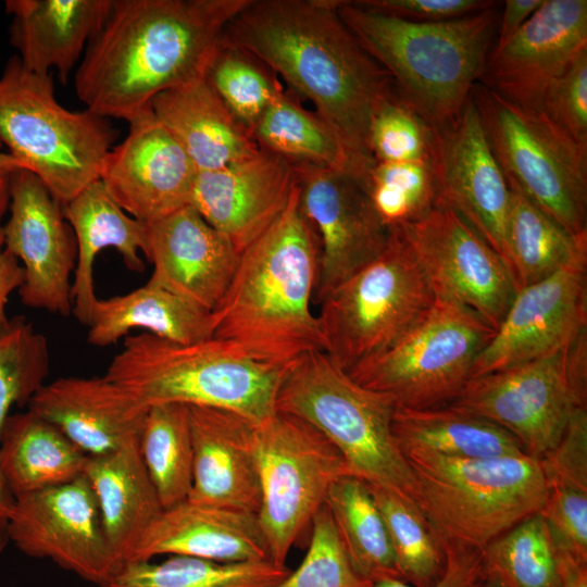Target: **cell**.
<instances>
[{"label": "cell", "mask_w": 587, "mask_h": 587, "mask_svg": "<svg viewBox=\"0 0 587 587\" xmlns=\"http://www.w3.org/2000/svg\"><path fill=\"white\" fill-rule=\"evenodd\" d=\"M395 408L389 396L354 382L323 351L289 366L276 398L278 412L307 422L329 440L350 475L411 497L413 474L391 432Z\"/></svg>", "instance_id": "obj_8"}, {"label": "cell", "mask_w": 587, "mask_h": 587, "mask_svg": "<svg viewBox=\"0 0 587 587\" xmlns=\"http://www.w3.org/2000/svg\"><path fill=\"white\" fill-rule=\"evenodd\" d=\"M295 172L301 209L321 245L314 291L320 301L382 254L391 230L374 209L361 177L310 166Z\"/></svg>", "instance_id": "obj_19"}, {"label": "cell", "mask_w": 587, "mask_h": 587, "mask_svg": "<svg viewBox=\"0 0 587 587\" xmlns=\"http://www.w3.org/2000/svg\"><path fill=\"white\" fill-rule=\"evenodd\" d=\"M9 175H0V222L9 210Z\"/></svg>", "instance_id": "obj_55"}, {"label": "cell", "mask_w": 587, "mask_h": 587, "mask_svg": "<svg viewBox=\"0 0 587 587\" xmlns=\"http://www.w3.org/2000/svg\"><path fill=\"white\" fill-rule=\"evenodd\" d=\"M192 485L188 501L257 514L261 488L255 424L222 409L189 407Z\"/></svg>", "instance_id": "obj_25"}, {"label": "cell", "mask_w": 587, "mask_h": 587, "mask_svg": "<svg viewBox=\"0 0 587 587\" xmlns=\"http://www.w3.org/2000/svg\"><path fill=\"white\" fill-rule=\"evenodd\" d=\"M319 249L297 184L280 216L240 253L234 277L212 311V338L252 360L284 367L323 351L320 323L310 308Z\"/></svg>", "instance_id": "obj_3"}, {"label": "cell", "mask_w": 587, "mask_h": 587, "mask_svg": "<svg viewBox=\"0 0 587 587\" xmlns=\"http://www.w3.org/2000/svg\"><path fill=\"white\" fill-rule=\"evenodd\" d=\"M9 542L99 587L123 566L107 539L95 492L82 476L14 498Z\"/></svg>", "instance_id": "obj_14"}, {"label": "cell", "mask_w": 587, "mask_h": 587, "mask_svg": "<svg viewBox=\"0 0 587 587\" xmlns=\"http://www.w3.org/2000/svg\"><path fill=\"white\" fill-rule=\"evenodd\" d=\"M10 216L4 225L5 249L23 268L18 288L23 304L67 316L76 239L63 208L43 183L21 168L9 175Z\"/></svg>", "instance_id": "obj_17"}, {"label": "cell", "mask_w": 587, "mask_h": 587, "mask_svg": "<svg viewBox=\"0 0 587 587\" xmlns=\"http://www.w3.org/2000/svg\"><path fill=\"white\" fill-rule=\"evenodd\" d=\"M559 587H587V563L566 552L559 551Z\"/></svg>", "instance_id": "obj_53"}, {"label": "cell", "mask_w": 587, "mask_h": 587, "mask_svg": "<svg viewBox=\"0 0 587 587\" xmlns=\"http://www.w3.org/2000/svg\"><path fill=\"white\" fill-rule=\"evenodd\" d=\"M127 137L104 158L99 179L130 216L148 224L190 205L193 163L151 108L129 122Z\"/></svg>", "instance_id": "obj_20"}, {"label": "cell", "mask_w": 587, "mask_h": 587, "mask_svg": "<svg viewBox=\"0 0 587 587\" xmlns=\"http://www.w3.org/2000/svg\"><path fill=\"white\" fill-rule=\"evenodd\" d=\"M295 168L263 149L224 168L198 172L190 205L241 253L284 212Z\"/></svg>", "instance_id": "obj_22"}, {"label": "cell", "mask_w": 587, "mask_h": 587, "mask_svg": "<svg viewBox=\"0 0 587 587\" xmlns=\"http://www.w3.org/2000/svg\"><path fill=\"white\" fill-rule=\"evenodd\" d=\"M139 449L162 508L187 500L193 460L189 407L180 403L150 407Z\"/></svg>", "instance_id": "obj_38"}, {"label": "cell", "mask_w": 587, "mask_h": 587, "mask_svg": "<svg viewBox=\"0 0 587 587\" xmlns=\"http://www.w3.org/2000/svg\"><path fill=\"white\" fill-rule=\"evenodd\" d=\"M224 38L311 101L342 142L354 174L365 176L375 163L371 117L395 85L342 22L336 0H251Z\"/></svg>", "instance_id": "obj_1"}, {"label": "cell", "mask_w": 587, "mask_h": 587, "mask_svg": "<svg viewBox=\"0 0 587 587\" xmlns=\"http://www.w3.org/2000/svg\"><path fill=\"white\" fill-rule=\"evenodd\" d=\"M290 570L270 560L221 563L187 555L125 563L102 587H275Z\"/></svg>", "instance_id": "obj_37"}, {"label": "cell", "mask_w": 587, "mask_h": 587, "mask_svg": "<svg viewBox=\"0 0 587 587\" xmlns=\"http://www.w3.org/2000/svg\"><path fill=\"white\" fill-rule=\"evenodd\" d=\"M21 168L24 167L10 153L0 151V175H10Z\"/></svg>", "instance_id": "obj_54"}, {"label": "cell", "mask_w": 587, "mask_h": 587, "mask_svg": "<svg viewBox=\"0 0 587 587\" xmlns=\"http://www.w3.org/2000/svg\"><path fill=\"white\" fill-rule=\"evenodd\" d=\"M445 570L440 578L428 587H482L485 582L482 551L474 548L442 544ZM373 587H414L391 578L374 583Z\"/></svg>", "instance_id": "obj_50"}, {"label": "cell", "mask_w": 587, "mask_h": 587, "mask_svg": "<svg viewBox=\"0 0 587 587\" xmlns=\"http://www.w3.org/2000/svg\"><path fill=\"white\" fill-rule=\"evenodd\" d=\"M587 333V247L552 275L516 291L471 378L559 352Z\"/></svg>", "instance_id": "obj_16"}, {"label": "cell", "mask_w": 587, "mask_h": 587, "mask_svg": "<svg viewBox=\"0 0 587 587\" xmlns=\"http://www.w3.org/2000/svg\"><path fill=\"white\" fill-rule=\"evenodd\" d=\"M251 137L260 149L280 157L294 168L310 166L354 174L335 130L284 89L260 117Z\"/></svg>", "instance_id": "obj_34"}, {"label": "cell", "mask_w": 587, "mask_h": 587, "mask_svg": "<svg viewBox=\"0 0 587 587\" xmlns=\"http://www.w3.org/2000/svg\"><path fill=\"white\" fill-rule=\"evenodd\" d=\"M261 500L257 513L268 560L285 566L330 486L350 475L339 451L307 422L276 412L254 426Z\"/></svg>", "instance_id": "obj_13"}, {"label": "cell", "mask_w": 587, "mask_h": 587, "mask_svg": "<svg viewBox=\"0 0 587 587\" xmlns=\"http://www.w3.org/2000/svg\"><path fill=\"white\" fill-rule=\"evenodd\" d=\"M224 105L251 136L265 110L284 89L276 74L224 35L204 74Z\"/></svg>", "instance_id": "obj_42"}, {"label": "cell", "mask_w": 587, "mask_h": 587, "mask_svg": "<svg viewBox=\"0 0 587 587\" xmlns=\"http://www.w3.org/2000/svg\"><path fill=\"white\" fill-rule=\"evenodd\" d=\"M352 565L332 515L324 505L311 524L305 557L296 571L275 587H373Z\"/></svg>", "instance_id": "obj_45"}, {"label": "cell", "mask_w": 587, "mask_h": 587, "mask_svg": "<svg viewBox=\"0 0 587 587\" xmlns=\"http://www.w3.org/2000/svg\"><path fill=\"white\" fill-rule=\"evenodd\" d=\"M433 128L395 91L375 109L367 145L375 163L428 161Z\"/></svg>", "instance_id": "obj_44"}, {"label": "cell", "mask_w": 587, "mask_h": 587, "mask_svg": "<svg viewBox=\"0 0 587 587\" xmlns=\"http://www.w3.org/2000/svg\"><path fill=\"white\" fill-rule=\"evenodd\" d=\"M542 511L559 551L587 563V490L548 486Z\"/></svg>", "instance_id": "obj_47"}, {"label": "cell", "mask_w": 587, "mask_h": 587, "mask_svg": "<svg viewBox=\"0 0 587 587\" xmlns=\"http://www.w3.org/2000/svg\"><path fill=\"white\" fill-rule=\"evenodd\" d=\"M288 369L252 360L215 338L183 345L143 333L124 339L105 376L148 409L166 403L209 407L259 424L277 412Z\"/></svg>", "instance_id": "obj_5"}, {"label": "cell", "mask_w": 587, "mask_h": 587, "mask_svg": "<svg viewBox=\"0 0 587 587\" xmlns=\"http://www.w3.org/2000/svg\"><path fill=\"white\" fill-rule=\"evenodd\" d=\"M495 7L424 23L336 0L342 22L389 74L399 97L432 128L455 118L482 78L499 22Z\"/></svg>", "instance_id": "obj_4"}, {"label": "cell", "mask_w": 587, "mask_h": 587, "mask_svg": "<svg viewBox=\"0 0 587 587\" xmlns=\"http://www.w3.org/2000/svg\"><path fill=\"white\" fill-rule=\"evenodd\" d=\"M471 97L509 187L571 234H586L587 150L541 110L521 107L480 82Z\"/></svg>", "instance_id": "obj_10"}, {"label": "cell", "mask_w": 587, "mask_h": 587, "mask_svg": "<svg viewBox=\"0 0 587 587\" xmlns=\"http://www.w3.org/2000/svg\"><path fill=\"white\" fill-rule=\"evenodd\" d=\"M49 366L46 337L23 317L10 320L0 334V436L11 409L28 403L46 383ZM13 502L0 477V552L9 544L8 524Z\"/></svg>", "instance_id": "obj_39"}, {"label": "cell", "mask_w": 587, "mask_h": 587, "mask_svg": "<svg viewBox=\"0 0 587 587\" xmlns=\"http://www.w3.org/2000/svg\"><path fill=\"white\" fill-rule=\"evenodd\" d=\"M587 50V1L544 0L501 48L491 50L485 86L527 109L541 110L550 85Z\"/></svg>", "instance_id": "obj_21"}, {"label": "cell", "mask_w": 587, "mask_h": 587, "mask_svg": "<svg viewBox=\"0 0 587 587\" xmlns=\"http://www.w3.org/2000/svg\"><path fill=\"white\" fill-rule=\"evenodd\" d=\"M482 587H504L498 580L486 577Z\"/></svg>", "instance_id": "obj_56"}, {"label": "cell", "mask_w": 587, "mask_h": 587, "mask_svg": "<svg viewBox=\"0 0 587 587\" xmlns=\"http://www.w3.org/2000/svg\"><path fill=\"white\" fill-rule=\"evenodd\" d=\"M76 239V264L72 282V313L87 325L96 300L93 265L97 254L113 248L127 268L143 270L139 253L146 252L147 224L127 214L98 179L63 207Z\"/></svg>", "instance_id": "obj_29"}, {"label": "cell", "mask_w": 587, "mask_h": 587, "mask_svg": "<svg viewBox=\"0 0 587 587\" xmlns=\"http://www.w3.org/2000/svg\"><path fill=\"white\" fill-rule=\"evenodd\" d=\"M538 461L548 486L587 490V407L574 412L560 441Z\"/></svg>", "instance_id": "obj_48"}, {"label": "cell", "mask_w": 587, "mask_h": 587, "mask_svg": "<svg viewBox=\"0 0 587 587\" xmlns=\"http://www.w3.org/2000/svg\"><path fill=\"white\" fill-rule=\"evenodd\" d=\"M87 457L30 410L10 414L0 436V477L13 498L82 476Z\"/></svg>", "instance_id": "obj_32"}, {"label": "cell", "mask_w": 587, "mask_h": 587, "mask_svg": "<svg viewBox=\"0 0 587 587\" xmlns=\"http://www.w3.org/2000/svg\"><path fill=\"white\" fill-rule=\"evenodd\" d=\"M87 477L100 509L109 545L122 565L162 512L155 488L139 449V440L112 452L87 457Z\"/></svg>", "instance_id": "obj_30"}, {"label": "cell", "mask_w": 587, "mask_h": 587, "mask_svg": "<svg viewBox=\"0 0 587 587\" xmlns=\"http://www.w3.org/2000/svg\"><path fill=\"white\" fill-rule=\"evenodd\" d=\"M542 2L544 0H505L503 13L499 21L497 43L492 50L501 48L510 40L540 8Z\"/></svg>", "instance_id": "obj_52"}, {"label": "cell", "mask_w": 587, "mask_h": 587, "mask_svg": "<svg viewBox=\"0 0 587 587\" xmlns=\"http://www.w3.org/2000/svg\"><path fill=\"white\" fill-rule=\"evenodd\" d=\"M151 111L198 172L224 168L260 149L204 76L159 93Z\"/></svg>", "instance_id": "obj_28"}, {"label": "cell", "mask_w": 587, "mask_h": 587, "mask_svg": "<svg viewBox=\"0 0 587 587\" xmlns=\"http://www.w3.org/2000/svg\"><path fill=\"white\" fill-rule=\"evenodd\" d=\"M367 486L385 521L401 579L414 587L435 584L445 570V552L422 510L403 492Z\"/></svg>", "instance_id": "obj_41"}, {"label": "cell", "mask_w": 587, "mask_h": 587, "mask_svg": "<svg viewBox=\"0 0 587 587\" xmlns=\"http://www.w3.org/2000/svg\"><path fill=\"white\" fill-rule=\"evenodd\" d=\"M398 228L425 270L436 298L470 308L496 330L516 289L504 261L484 238L444 204Z\"/></svg>", "instance_id": "obj_15"}, {"label": "cell", "mask_w": 587, "mask_h": 587, "mask_svg": "<svg viewBox=\"0 0 587 587\" xmlns=\"http://www.w3.org/2000/svg\"><path fill=\"white\" fill-rule=\"evenodd\" d=\"M118 130L86 109L62 107L52 74L27 70L16 54L0 75V140L63 207L100 177Z\"/></svg>", "instance_id": "obj_7"}, {"label": "cell", "mask_w": 587, "mask_h": 587, "mask_svg": "<svg viewBox=\"0 0 587 587\" xmlns=\"http://www.w3.org/2000/svg\"><path fill=\"white\" fill-rule=\"evenodd\" d=\"M362 182L374 209L390 229L415 222L437 205L429 161L376 162Z\"/></svg>", "instance_id": "obj_43"}, {"label": "cell", "mask_w": 587, "mask_h": 587, "mask_svg": "<svg viewBox=\"0 0 587 587\" xmlns=\"http://www.w3.org/2000/svg\"><path fill=\"white\" fill-rule=\"evenodd\" d=\"M404 457L413 474L411 497L441 545L482 550L540 513L548 497L539 461L525 453L458 459L415 451Z\"/></svg>", "instance_id": "obj_6"}, {"label": "cell", "mask_w": 587, "mask_h": 587, "mask_svg": "<svg viewBox=\"0 0 587 587\" xmlns=\"http://www.w3.org/2000/svg\"><path fill=\"white\" fill-rule=\"evenodd\" d=\"M23 268L4 247L3 229L0 224V334L9 323L7 304L13 291L18 290L23 284Z\"/></svg>", "instance_id": "obj_51"}, {"label": "cell", "mask_w": 587, "mask_h": 587, "mask_svg": "<svg viewBox=\"0 0 587 587\" xmlns=\"http://www.w3.org/2000/svg\"><path fill=\"white\" fill-rule=\"evenodd\" d=\"M251 0H113L74 77L86 109L129 122L161 92L204 76Z\"/></svg>", "instance_id": "obj_2"}, {"label": "cell", "mask_w": 587, "mask_h": 587, "mask_svg": "<svg viewBox=\"0 0 587 587\" xmlns=\"http://www.w3.org/2000/svg\"><path fill=\"white\" fill-rule=\"evenodd\" d=\"M541 111L587 150V50L550 85Z\"/></svg>", "instance_id": "obj_46"}, {"label": "cell", "mask_w": 587, "mask_h": 587, "mask_svg": "<svg viewBox=\"0 0 587 587\" xmlns=\"http://www.w3.org/2000/svg\"><path fill=\"white\" fill-rule=\"evenodd\" d=\"M391 432L403 455L416 451L479 459L525 453L505 429L452 405L421 410L396 407Z\"/></svg>", "instance_id": "obj_33"}, {"label": "cell", "mask_w": 587, "mask_h": 587, "mask_svg": "<svg viewBox=\"0 0 587 587\" xmlns=\"http://www.w3.org/2000/svg\"><path fill=\"white\" fill-rule=\"evenodd\" d=\"M449 405L495 423L541 459L587 407V333L551 355L470 378Z\"/></svg>", "instance_id": "obj_12"}, {"label": "cell", "mask_w": 587, "mask_h": 587, "mask_svg": "<svg viewBox=\"0 0 587 587\" xmlns=\"http://www.w3.org/2000/svg\"><path fill=\"white\" fill-rule=\"evenodd\" d=\"M27 405L88 457L140 440L148 411L105 375L45 383Z\"/></svg>", "instance_id": "obj_24"}, {"label": "cell", "mask_w": 587, "mask_h": 587, "mask_svg": "<svg viewBox=\"0 0 587 587\" xmlns=\"http://www.w3.org/2000/svg\"><path fill=\"white\" fill-rule=\"evenodd\" d=\"M90 345L107 347L132 329L188 345L212 338L213 316L196 303L149 282L122 296L97 299L89 322Z\"/></svg>", "instance_id": "obj_31"}, {"label": "cell", "mask_w": 587, "mask_h": 587, "mask_svg": "<svg viewBox=\"0 0 587 587\" xmlns=\"http://www.w3.org/2000/svg\"><path fill=\"white\" fill-rule=\"evenodd\" d=\"M162 554L221 563L268 560L257 514L188 500L162 510L140 538L130 562Z\"/></svg>", "instance_id": "obj_26"}, {"label": "cell", "mask_w": 587, "mask_h": 587, "mask_svg": "<svg viewBox=\"0 0 587 587\" xmlns=\"http://www.w3.org/2000/svg\"><path fill=\"white\" fill-rule=\"evenodd\" d=\"M390 230L382 254L319 301L323 352L345 372L398 344L436 301L412 247L399 228Z\"/></svg>", "instance_id": "obj_9"}, {"label": "cell", "mask_w": 587, "mask_h": 587, "mask_svg": "<svg viewBox=\"0 0 587 587\" xmlns=\"http://www.w3.org/2000/svg\"><path fill=\"white\" fill-rule=\"evenodd\" d=\"M149 283L213 311L236 272L240 252L191 205L147 224Z\"/></svg>", "instance_id": "obj_23"}, {"label": "cell", "mask_w": 587, "mask_h": 587, "mask_svg": "<svg viewBox=\"0 0 587 587\" xmlns=\"http://www.w3.org/2000/svg\"><path fill=\"white\" fill-rule=\"evenodd\" d=\"M370 9L404 20L437 23L461 18L496 5L486 0H361Z\"/></svg>", "instance_id": "obj_49"}, {"label": "cell", "mask_w": 587, "mask_h": 587, "mask_svg": "<svg viewBox=\"0 0 587 587\" xmlns=\"http://www.w3.org/2000/svg\"><path fill=\"white\" fill-rule=\"evenodd\" d=\"M482 551L486 577L504 587H559V551L541 513L530 515Z\"/></svg>", "instance_id": "obj_40"}, {"label": "cell", "mask_w": 587, "mask_h": 587, "mask_svg": "<svg viewBox=\"0 0 587 587\" xmlns=\"http://www.w3.org/2000/svg\"><path fill=\"white\" fill-rule=\"evenodd\" d=\"M325 505L362 576L373 583L401 579L385 521L364 480L352 475L340 477L330 486Z\"/></svg>", "instance_id": "obj_35"}, {"label": "cell", "mask_w": 587, "mask_h": 587, "mask_svg": "<svg viewBox=\"0 0 587 587\" xmlns=\"http://www.w3.org/2000/svg\"><path fill=\"white\" fill-rule=\"evenodd\" d=\"M428 161L435 179L437 204L460 214L508 267L505 224L510 187L472 97L455 118L433 128Z\"/></svg>", "instance_id": "obj_18"}, {"label": "cell", "mask_w": 587, "mask_h": 587, "mask_svg": "<svg viewBox=\"0 0 587 587\" xmlns=\"http://www.w3.org/2000/svg\"><path fill=\"white\" fill-rule=\"evenodd\" d=\"M113 0H7L10 43L22 64L39 75L57 70L66 84Z\"/></svg>", "instance_id": "obj_27"}, {"label": "cell", "mask_w": 587, "mask_h": 587, "mask_svg": "<svg viewBox=\"0 0 587 587\" xmlns=\"http://www.w3.org/2000/svg\"><path fill=\"white\" fill-rule=\"evenodd\" d=\"M494 334L470 308L436 298L427 316L403 339L347 373L361 386L389 396L398 408L449 405Z\"/></svg>", "instance_id": "obj_11"}, {"label": "cell", "mask_w": 587, "mask_h": 587, "mask_svg": "<svg viewBox=\"0 0 587 587\" xmlns=\"http://www.w3.org/2000/svg\"><path fill=\"white\" fill-rule=\"evenodd\" d=\"M510 195L507 259L519 291L552 275L587 247V233L573 235L517 190L510 187Z\"/></svg>", "instance_id": "obj_36"}]
</instances>
